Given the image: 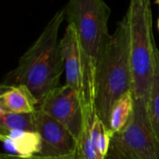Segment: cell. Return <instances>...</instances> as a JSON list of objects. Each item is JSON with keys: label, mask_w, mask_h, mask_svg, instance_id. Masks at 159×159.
Returning a JSON list of instances; mask_svg holds the SVG:
<instances>
[{"label": "cell", "mask_w": 159, "mask_h": 159, "mask_svg": "<svg viewBox=\"0 0 159 159\" xmlns=\"http://www.w3.org/2000/svg\"><path fill=\"white\" fill-rule=\"evenodd\" d=\"M65 20L63 8L47 23L38 38L20 56L16 68L8 72L1 86H25L38 103L54 89L65 71L59 31Z\"/></svg>", "instance_id": "cell-1"}, {"label": "cell", "mask_w": 159, "mask_h": 159, "mask_svg": "<svg viewBox=\"0 0 159 159\" xmlns=\"http://www.w3.org/2000/svg\"><path fill=\"white\" fill-rule=\"evenodd\" d=\"M63 10L68 24H72L77 33L82 50L86 96L82 110L95 114V74L111 39L108 20L112 10L104 0H69Z\"/></svg>", "instance_id": "cell-2"}, {"label": "cell", "mask_w": 159, "mask_h": 159, "mask_svg": "<svg viewBox=\"0 0 159 159\" xmlns=\"http://www.w3.org/2000/svg\"><path fill=\"white\" fill-rule=\"evenodd\" d=\"M94 87L95 114L109 129L113 104L121 96L132 91L129 25L126 16L117 22L97 64Z\"/></svg>", "instance_id": "cell-3"}, {"label": "cell", "mask_w": 159, "mask_h": 159, "mask_svg": "<svg viewBox=\"0 0 159 159\" xmlns=\"http://www.w3.org/2000/svg\"><path fill=\"white\" fill-rule=\"evenodd\" d=\"M125 16L129 25L132 93L135 98L147 100L154 75L157 48L151 0H129Z\"/></svg>", "instance_id": "cell-4"}, {"label": "cell", "mask_w": 159, "mask_h": 159, "mask_svg": "<svg viewBox=\"0 0 159 159\" xmlns=\"http://www.w3.org/2000/svg\"><path fill=\"white\" fill-rule=\"evenodd\" d=\"M106 159H159V143L150 123L146 99L134 97L130 119L112 136Z\"/></svg>", "instance_id": "cell-5"}, {"label": "cell", "mask_w": 159, "mask_h": 159, "mask_svg": "<svg viewBox=\"0 0 159 159\" xmlns=\"http://www.w3.org/2000/svg\"><path fill=\"white\" fill-rule=\"evenodd\" d=\"M37 109L62 124L78 140L83 112L80 97L75 89L66 83L60 85L38 103Z\"/></svg>", "instance_id": "cell-6"}, {"label": "cell", "mask_w": 159, "mask_h": 159, "mask_svg": "<svg viewBox=\"0 0 159 159\" xmlns=\"http://www.w3.org/2000/svg\"><path fill=\"white\" fill-rule=\"evenodd\" d=\"M35 130L41 137L40 156L65 157L77 153V139L62 124L38 109Z\"/></svg>", "instance_id": "cell-7"}, {"label": "cell", "mask_w": 159, "mask_h": 159, "mask_svg": "<svg viewBox=\"0 0 159 159\" xmlns=\"http://www.w3.org/2000/svg\"><path fill=\"white\" fill-rule=\"evenodd\" d=\"M61 48L64 61L66 84L76 90L83 109L86 105L83 57L77 33L72 24H68L65 29L61 39Z\"/></svg>", "instance_id": "cell-8"}, {"label": "cell", "mask_w": 159, "mask_h": 159, "mask_svg": "<svg viewBox=\"0 0 159 159\" xmlns=\"http://www.w3.org/2000/svg\"><path fill=\"white\" fill-rule=\"evenodd\" d=\"M0 140L7 154L21 157L39 155L41 137L37 131L10 130L0 133Z\"/></svg>", "instance_id": "cell-9"}, {"label": "cell", "mask_w": 159, "mask_h": 159, "mask_svg": "<svg viewBox=\"0 0 159 159\" xmlns=\"http://www.w3.org/2000/svg\"><path fill=\"white\" fill-rule=\"evenodd\" d=\"M38 101L25 86H1L0 109L11 113H34Z\"/></svg>", "instance_id": "cell-10"}, {"label": "cell", "mask_w": 159, "mask_h": 159, "mask_svg": "<svg viewBox=\"0 0 159 159\" xmlns=\"http://www.w3.org/2000/svg\"><path fill=\"white\" fill-rule=\"evenodd\" d=\"M133 106L132 91L127 92L113 104L109 118V129L113 135L122 130L128 124L133 112Z\"/></svg>", "instance_id": "cell-11"}, {"label": "cell", "mask_w": 159, "mask_h": 159, "mask_svg": "<svg viewBox=\"0 0 159 159\" xmlns=\"http://www.w3.org/2000/svg\"><path fill=\"white\" fill-rule=\"evenodd\" d=\"M147 110L153 131L159 143V49L157 46L154 57V75L147 98Z\"/></svg>", "instance_id": "cell-12"}, {"label": "cell", "mask_w": 159, "mask_h": 159, "mask_svg": "<svg viewBox=\"0 0 159 159\" xmlns=\"http://www.w3.org/2000/svg\"><path fill=\"white\" fill-rule=\"evenodd\" d=\"M0 129L1 132L10 130H35V112L34 113H11L0 109Z\"/></svg>", "instance_id": "cell-13"}, {"label": "cell", "mask_w": 159, "mask_h": 159, "mask_svg": "<svg viewBox=\"0 0 159 159\" xmlns=\"http://www.w3.org/2000/svg\"><path fill=\"white\" fill-rule=\"evenodd\" d=\"M90 136L92 143L97 152L106 159L113 134L97 115L94 116L91 123Z\"/></svg>", "instance_id": "cell-14"}, {"label": "cell", "mask_w": 159, "mask_h": 159, "mask_svg": "<svg viewBox=\"0 0 159 159\" xmlns=\"http://www.w3.org/2000/svg\"><path fill=\"white\" fill-rule=\"evenodd\" d=\"M0 159H80V157L77 153L72 156H65V157H44V156L36 155V156H33L29 157H17V156H13V155L7 154V153H2L0 156Z\"/></svg>", "instance_id": "cell-15"}, {"label": "cell", "mask_w": 159, "mask_h": 159, "mask_svg": "<svg viewBox=\"0 0 159 159\" xmlns=\"http://www.w3.org/2000/svg\"><path fill=\"white\" fill-rule=\"evenodd\" d=\"M155 3H156V4H157L159 7V0H156V1H155Z\"/></svg>", "instance_id": "cell-16"}, {"label": "cell", "mask_w": 159, "mask_h": 159, "mask_svg": "<svg viewBox=\"0 0 159 159\" xmlns=\"http://www.w3.org/2000/svg\"><path fill=\"white\" fill-rule=\"evenodd\" d=\"M157 27H158V31H159V18H158V20H157Z\"/></svg>", "instance_id": "cell-17"}]
</instances>
